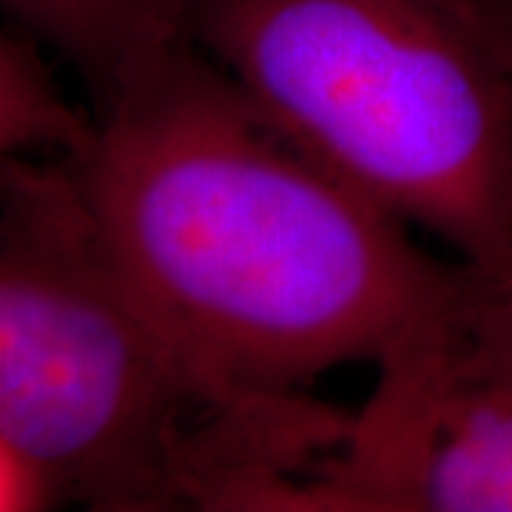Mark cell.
<instances>
[{"mask_svg": "<svg viewBox=\"0 0 512 512\" xmlns=\"http://www.w3.org/2000/svg\"><path fill=\"white\" fill-rule=\"evenodd\" d=\"M188 35L313 160L512 282V66L481 0H194Z\"/></svg>", "mask_w": 512, "mask_h": 512, "instance_id": "3957f363", "label": "cell"}, {"mask_svg": "<svg viewBox=\"0 0 512 512\" xmlns=\"http://www.w3.org/2000/svg\"><path fill=\"white\" fill-rule=\"evenodd\" d=\"M353 416L228 396L111 259L63 160L0 163V444L97 512L279 510Z\"/></svg>", "mask_w": 512, "mask_h": 512, "instance_id": "7a4b0ae2", "label": "cell"}, {"mask_svg": "<svg viewBox=\"0 0 512 512\" xmlns=\"http://www.w3.org/2000/svg\"><path fill=\"white\" fill-rule=\"evenodd\" d=\"M46 46L29 29L6 23L0 35V154L80 163L100 120L83 114L57 86Z\"/></svg>", "mask_w": 512, "mask_h": 512, "instance_id": "8992f818", "label": "cell"}, {"mask_svg": "<svg viewBox=\"0 0 512 512\" xmlns=\"http://www.w3.org/2000/svg\"><path fill=\"white\" fill-rule=\"evenodd\" d=\"M487 15L495 23L498 35L504 40V49L510 55V66H512V0H481Z\"/></svg>", "mask_w": 512, "mask_h": 512, "instance_id": "52a82bcc", "label": "cell"}, {"mask_svg": "<svg viewBox=\"0 0 512 512\" xmlns=\"http://www.w3.org/2000/svg\"><path fill=\"white\" fill-rule=\"evenodd\" d=\"M72 168L140 302L242 402H296L336 367H379L464 274L296 146L197 46L100 120Z\"/></svg>", "mask_w": 512, "mask_h": 512, "instance_id": "6da1fadb", "label": "cell"}, {"mask_svg": "<svg viewBox=\"0 0 512 512\" xmlns=\"http://www.w3.org/2000/svg\"><path fill=\"white\" fill-rule=\"evenodd\" d=\"M464 262V259H461ZM285 512H512V282L464 262Z\"/></svg>", "mask_w": 512, "mask_h": 512, "instance_id": "277c9868", "label": "cell"}, {"mask_svg": "<svg viewBox=\"0 0 512 512\" xmlns=\"http://www.w3.org/2000/svg\"><path fill=\"white\" fill-rule=\"evenodd\" d=\"M9 20L60 55L80 77L97 120L194 46V0H3Z\"/></svg>", "mask_w": 512, "mask_h": 512, "instance_id": "5b68a950", "label": "cell"}]
</instances>
